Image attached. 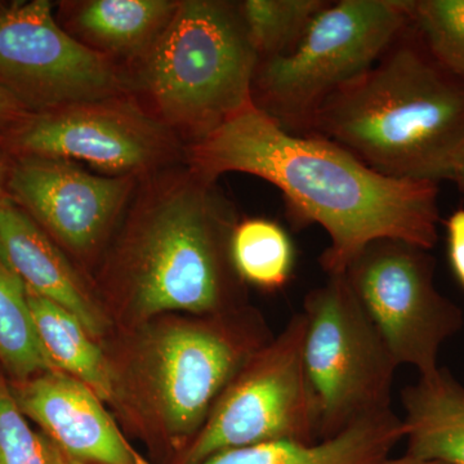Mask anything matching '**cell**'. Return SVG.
Segmentation results:
<instances>
[{
  "label": "cell",
  "mask_w": 464,
  "mask_h": 464,
  "mask_svg": "<svg viewBox=\"0 0 464 464\" xmlns=\"http://www.w3.org/2000/svg\"><path fill=\"white\" fill-rule=\"evenodd\" d=\"M188 160L209 183L239 172L279 188L295 225H319L328 235L320 257L328 275L343 274L374 240L427 250L439 240L438 182L383 176L337 143L284 130L255 102L190 143Z\"/></svg>",
  "instance_id": "cell-1"
},
{
  "label": "cell",
  "mask_w": 464,
  "mask_h": 464,
  "mask_svg": "<svg viewBox=\"0 0 464 464\" xmlns=\"http://www.w3.org/2000/svg\"><path fill=\"white\" fill-rule=\"evenodd\" d=\"M302 134L337 143L383 176L451 181L464 155V81L411 24L365 74L314 112Z\"/></svg>",
  "instance_id": "cell-2"
},
{
  "label": "cell",
  "mask_w": 464,
  "mask_h": 464,
  "mask_svg": "<svg viewBox=\"0 0 464 464\" xmlns=\"http://www.w3.org/2000/svg\"><path fill=\"white\" fill-rule=\"evenodd\" d=\"M121 246V284L137 319L234 310L243 282L231 259L237 219L230 204L190 169L150 186Z\"/></svg>",
  "instance_id": "cell-3"
},
{
  "label": "cell",
  "mask_w": 464,
  "mask_h": 464,
  "mask_svg": "<svg viewBox=\"0 0 464 464\" xmlns=\"http://www.w3.org/2000/svg\"><path fill=\"white\" fill-rule=\"evenodd\" d=\"M258 63L237 3L185 0L143 53L141 81L159 121L192 143L252 105Z\"/></svg>",
  "instance_id": "cell-4"
},
{
  "label": "cell",
  "mask_w": 464,
  "mask_h": 464,
  "mask_svg": "<svg viewBox=\"0 0 464 464\" xmlns=\"http://www.w3.org/2000/svg\"><path fill=\"white\" fill-rule=\"evenodd\" d=\"M232 310L161 323L141 335L119 386L167 439L188 441L250 356L271 341L262 324Z\"/></svg>",
  "instance_id": "cell-5"
},
{
  "label": "cell",
  "mask_w": 464,
  "mask_h": 464,
  "mask_svg": "<svg viewBox=\"0 0 464 464\" xmlns=\"http://www.w3.org/2000/svg\"><path fill=\"white\" fill-rule=\"evenodd\" d=\"M411 3H328L293 50L259 61L253 102L284 130L304 133L314 112L365 74L411 25Z\"/></svg>",
  "instance_id": "cell-6"
},
{
  "label": "cell",
  "mask_w": 464,
  "mask_h": 464,
  "mask_svg": "<svg viewBox=\"0 0 464 464\" xmlns=\"http://www.w3.org/2000/svg\"><path fill=\"white\" fill-rule=\"evenodd\" d=\"M304 360L319 409V439L391 411L399 368L344 274L328 275L304 302Z\"/></svg>",
  "instance_id": "cell-7"
},
{
  "label": "cell",
  "mask_w": 464,
  "mask_h": 464,
  "mask_svg": "<svg viewBox=\"0 0 464 464\" xmlns=\"http://www.w3.org/2000/svg\"><path fill=\"white\" fill-rule=\"evenodd\" d=\"M306 317H290L219 396L179 464L273 441H319V409L304 360Z\"/></svg>",
  "instance_id": "cell-8"
},
{
  "label": "cell",
  "mask_w": 464,
  "mask_h": 464,
  "mask_svg": "<svg viewBox=\"0 0 464 464\" xmlns=\"http://www.w3.org/2000/svg\"><path fill=\"white\" fill-rule=\"evenodd\" d=\"M431 250L402 240L372 241L344 275L398 365L438 371L442 344L464 325L463 311L435 285Z\"/></svg>",
  "instance_id": "cell-9"
},
{
  "label": "cell",
  "mask_w": 464,
  "mask_h": 464,
  "mask_svg": "<svg viewBox=\"0 0 464 464\" xmlns=\"http://www.w3.org/2000/svg\"><path fill=\"white\" fill-rule=\"evenodd\" d=\"M16 142L29 157L130 179L166 166L179 150L173 130L124 96L50 109L24 125Z\"/></svg>",
  "instance_id": "cell-10"
},
{
  "label": "cell",
  "mask_w": 464,
  "mask_h": 464,
  "mask_svg": "<svg viewBox=\"0 0 464 464\" xmlns=\"http://www.w3.org/2000/svg\"><path fill=\"white\" fill-rule=\"evenodd\" d=\"M0 78L51 109L124 96L111 58L61 29L47 0L0 14Z\"/></svg>",
  "instance_id": "cell-11"
},
{
  "label": "cell",
  "mask_w": 464,
  "mask_h": 464,
  "mask_svg": "<svg viewBox=\"0 0 464 464\" xmlns=\"http://www.w3.org/2000/svg\"><path fill=\"white\" fill-rule=\"evenodd\" d=\"M134 179L97 176L72 161L27 157L9 188L52 237L79 255L102 243L132 195Z\"/></svg>",
  "instance_id": "cell-12"
},
{
  "label": "cell",
  "mask_w": 464,
  "mask_h": 464,
  "mask_svg": "<svg viewBox=\"0 0 464 464\" xmlns=\"http://www.w3.org/2000/svg\"><path fill=\"white\" fill-rule=\"evenodd\" d=\"M27 420L66 456L91 464H149L83 382L52 371L12 387Z\"/></svg>",
  "instance_id": "cell-13"
},
{
  "label": "cell",
  "mask_w": 464,
  "mask_h": 464,
  "mask_svg": "<svg viewBox=\"0 0 464 464\" xmlns=\"http://www.w3.org/2000/svg\"><path fill=\"white\" fill-rule=\"evenodd\" d=\"M0 261L27 292L65 308L92 337L105 334L108 317L65 256L25 210L5 198L0 201Z\"/></svg>",
  "instance_id": "cell-14"
},
{
  "label": "cell",
  "mask_w": 464,
  "mask_h": 464,
  "mask_svg": "<svg viewBox=\"0 0 464 464\" xmlns=\"http://www.w3.org/2000/svg\"><path fill=\"white\" fill-rule=\"evenodd\" d=\"M404 436V423L391 409L360 420L333 438L231 449L200 464H381Z\"/></svg>",
  "instance_id": "cell-15"
},
{
  "label": "cell",
  "mask_w": 464,
  "mask_h": 464,
  "mask_svg": "<svg viewBox=\"0 0 464 464\" xmlns=\"http://www.w3.org/2000/svg\"><path fill=\"white\" fill-rule=\"evenodd\" d=\"M406 454L464 464V386L445 368L401 391Z\"/></svg>",
  "instance_id": "cell-16"
},
{
  "label": "cell",
  "mask_w": 464,
  "mask_h": 464,
  "mask_svg": "<svg viewBox=\"0 0 464 464\" xmlns=\"http://www.w3.org/2000/svg\"><path fill=\"white\" fill-rule=\"evenodd\" d=\"M43 351L56 371L91 387L102 401L118 400V375L83 324L48 299L27 292Z\"/></svg>",
  "instance_id": "cell-17"
},
{
  "label": "cell",
  "mask_w": 464,
  "mask_h": 464,
  "mask_svg": "<svg viewBox=\"0 0 464 464\" xmlns=\"http://www.w3.org/2000/svg\"><path fill=\"white\" fill-rule=\"evenodd\" d=\"M177 5L173 0H90L76 8L74 25L101 53L143 54L166 29Z\"/></svg>",
  "instance_id": "cell-18"
},
{
  "label": "cell",
  "mask_w": 464,
  "mask_h": 464,
  "mask_svg": "<svg viewBox=\"0 0 464 464\" xmlns=\"http://www.w3.org/2000/svg\"><path fill=\"white\" fill-rule=\"evenodd\" d=\"M231 259L243 282L273 292L285 286L292 277L295 244L276 222L246 218L237 221L232 231Z\"/></svg>",
  "instance_id": "cell-19"
},
{
  "label": "cell",
  "mask_w": 464,
  "mask_h": 464,
  "mask_svg": "<svg viewBox=\"0 0 464 464\" xmlns=\"http://www.w3.org/2000/svg\"><path fill=\"white\" fill-rule=\"evenodd\" d=\"M0 362L18 382L56 371L39 342L25 285L2 261Z\"/></svg>",
  "instance_id": "cell-20"
},
{
  "label": "cell",
  "mask_w": 464,
  "mask_h": 464,
  "mask_svg": "<svg viewBox=\"0 0 464 464\" xmlns=\"http://www.w3.org/2000/svg\"><path fill=\"white\" fill-rule=\"evenodd\" d=\"M324 0H244L237 3L243 25L259 61L297 45L323 8Z\"/></svg>",
  "instance_id": "cell-21"
},
{
  "label": "cell",
  "mask_w": 464,
  "mask_h": 464,
  "mask_svg": "<svg viewBox=\"0 0 464 464\" xmlns=\"http://www.w3.org/2000/svg\"><path fill=\"white\" fill-rule=\"evenodd\" d=\"M411 16L432 56L464 81V0H411Z\"/></svg>",
  "instance_id": "cell-22"
},
{
  "label": "cell",
  "mask_w": 464,
  "mask_h": 464,
  "mask_svg": "<svg viewBox=\"0 0 464 464\" xmlns=\"http://www.w3.org/2000/svg\"><path fill=\"white\" fill-rule=\"evenodd\" d=\"M58 448L34 431L14 390L0 375V464H57Z\"/></svg>",
  "instance_id": "cell-23"
},
{
  "label": "cell",
  "mask_w": 464,
  "mask_h": 464,
  "mask_svg": "<svg viewBox=\"0 0 464 464\" xmlns=\"http://www.w3.org/2000/svg\"><path fill=\"white\" fill-rule=\"evenodd\" d=\"M448 258L458 284L464 289V209L451 213L447 221Z\"/></svg>",
  "instance_id": "cell-24"
},
{
  "label": "cell",
  "mask_w": 464,
  "mask_h": 464,
  "mask_svg": "<svg viewBox=\"0 0 464 464\" xmlns=\"http://www.w3.org/2000/svg\"><path fill=\"white\" fill-rule=\"evenodd\" d=\"M16 110V102L9 92L0 88V121L9 118Z\"/></svg>",
  "instance_id": "cell-25"
},
{
  "label": "cell",
  "mask_w": 464,
  "mask_h": 464,
  "mask_svg": "<svg viewBox=\"0 0 464 464\" xmlns=\"http://www.w3.org/2000/svg\"><path fill=\"white\" fill-rule=\"evenodd\" d=\"M381 464H447L444 462H439V460L432 459H422V458H415L409 456V454H405L404 457L395 458V459H391V458H387L384 462Z\"/></svg>",
  "instance_id": "cell-26"
},
{
  "label": "cell",
  "mask_w": 464,
  "mask_h": 464,
  "mask_svg": "<svg viewBox=\"0 0 464 464\" xmlns=\"http://www.w3.org/2000/svg\"><path fill=\"white\" fill-rule=\"evenodd\" d=\"M451 181L456 182L458 188L464 192V155L462 160L458 164L456 172H454L453 179Z\"/></svg>",
  "instance_id": "cell-27"
},
{
  "label": "cell",
  "mask_w": 464,
  "mask_h": 464,
  "mask_svg": "<svg viewBox=\"0 0 464 464\" xmlns=\"http://www.w3.org/2000/svg\"><path fill=\"white\" fill-rule=\"evenodd\" d=\"M57 464H91V463L81 462V460L74 459V458L66 456V454L63 453V451H61L60 449H58Z\"/></svg>",
  "instance_id": "cell-28"
},
{
  "label": "cell",
  "mask_w": 464,
  "mask_h": 464,
  "mask_svg": "<svg viewBox=\"0 0 464 464\" xmlns=\"http://www.w3.org/2000/svg\"><path fill=\"white\" fill-rule=\"evenodd\" d=\"M3 182H5V172H3V168L0 166V201L5 199V197H3Z\"/></svg>",
  "instance_id": "cell-29"
}]
</instances>
